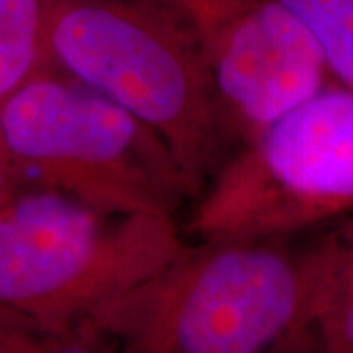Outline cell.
I'll list each match as a JSON object with an SVG mask.
<instances>
[{
	"mask_svg": "<svg viewBox=\"0 0 353 353\" xmlns=\"http://www.w3.org/2000/svg\"><path fill=\"white\" fill-rule=\"evenodd\" d=\"M296 238L187 241L87 324L116 353H316L334 252Z\"/></svg>",
	"mask_w": 353,
	"mask_h": 353,
	"instance_id": "6da1fadb",
	"label": "cell"
},
{
	"mask_svg": "<svg viewBox=\"0 0 353 353\" xmlns=\"http://www.w3.org/2000/svg\"><path fill=\"white\" fill-rule=\"evenodd\" d=\"M48 43L53 69L163 139L190 201L240 145L199 55L145 0H51Z\"/></svg>",
	"mask_w": 353,
	"mask_h": 353,
	"instance_id": "7a4b0ae2",
	"label": "cell"
},
{
	"mask_svg": "<svg viewBox=\"0 0 353 353\" xmlns=\"http://www.w3.org/2000/svg\"><path fill=\"white\" fill-rule=\"evenodd\" d=\"M0 139L24 187L110 214L176 218L189 206L190 190L163 139L57 69L0 104Z\"/></svg>",
	"mask_w": 353,
	"mask_h": 353,
	"instance_id": "3957f363",
	"label": "cell"
},
{
	"mask_svg": "<svg viewBox=\"0 0 353 353\" xmlns=\"http://www.w3.org/2000/svg\"><path fill=\"white\" fill-rule=\"evenodd\" d=\"M185 245L173 216L110 214L26 187L0 202V310L50 326L83 324Z\"/></svg>",
	"mask_w": 353,
	"mask_h": 353,
	"instance_id": "277c9868",
	"label": "cell"
},
{
	"mask_svg": "<svg viewBox=\"0 0 353 353\" xmlns=\"http://www.w3.org/2000/svg\"><path fill=\"white\" fill-rule=\"evenodd\" d=\"M353 216V88L330 83L232 152L183 224L187 240L294 238Z\"/></svg>",
	"mask_w": 353,
	"mask_h": 353,
	"instance_id": "5b68a950",
	"label": "cell"
},
{
	"mask_svg": "<svg viewBox=\"0 0 353 353\" xmlns=\"http://www.w3.org/2000/svg\"><path fill=\"white\" fill-rule=\"evenodd\" d=\"M145 2L199 55L240 143L334 83L314 39L279 0Z\"/></svg>",
	"mask_w": 353,
	"mask_h": 353,
	"instance_id": "8992f818",
	"label": "cell"
},
{
	"mask_svg": "<svg viewBox=\"0 0 353 353\" xmlns=\"http://www.w3.org/2000/svg\"><path fill=\"white\" fill-rule=\"evenodd\" d=\"M51 0H0V104L53 69L48 43Z\"/></svg>",
	"mask_w": 353,
	"mask_h": 353,
	"instance_id": "52a82bcc",
	"label": "cell"
},
{
	"mask_svg": "<svg viewBox=\"0 0 353 353\" xmlns=\"http://www.w3.org/2000/svg\"><path fill=\"white\" fill-rule=\"evenodd\" d=\"M314 39L334 83L353 88V0H279Z\"/></svg>",
	"mask_w": 353,
	"mask_h": 353,
	"instance_id": "ba28073f",
	"label": "cell"
},
{
	"mask_svg": "<svg viewBox=\"0 0 353 353\" xmlns=\"http://www.w3.org/2000/svg\"><path fill=\"white\" fill-rule=\"evenodd\" d=\"M0 353H116L90 324L50 326L0 310Z\"/></svg>",
	"mask_w": 353,
	"mask_h": 353,
	"instance_id": "9c48e42d",
	"label": "cell"
},
{
	"mask_svg": "<svg viewBox=\"0 0 353 353\" xmlns=\"http://www.w3.org/2000/svg\"><path fill=\"white\" fill-rule=\"evenodd\" d=\"M328 230L334 241L336 261L343 271L353 273V216L332 224Z\"/></svg>",
	"mask_w": 353,
	"mask_h": 353,
	"instance_id": "30bf717a",
	"label": "cell"
},
{
	"mask_svg": "<svg viewBox=\"0 0 353 353\" xmlns=\"http://www.w3.org/2000/svg\"><path fill=\"white\" fill-rule=\"evenodd\" d=\"M26 189L22 179L18 175L16 167L10 161L6 148L0 139V202H4L6 199H10L14 192Z\"/></svg>",
	"mask_w": 353,
	"mask_h": 353,
	"instance_id": "8fae6325",
	"label": "cell"
}]
</instances>
